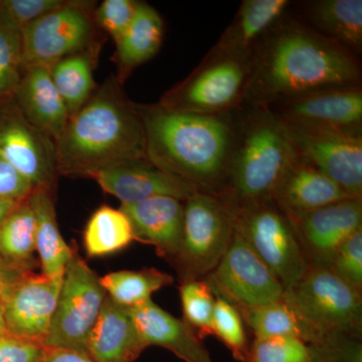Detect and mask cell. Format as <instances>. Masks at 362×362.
<instances>
[{
  "label": "cell",
  "instance_id": "cell-20",
  "mask_svg": "<svg viewBox=\"0 0 362 362\" xmlns=\"http://www.w3.org/2000/svg\"><path fill=\"white\" fill-rule=\"evenodd\" d=\"M133 322L147 347H163L185 362H214L209 350L183 320L169 314L152 299L130 309Z\"/></svg>",
  "mask_w": 362,
  "mask_h": 362
},
{
  "label": "cell",
  "instance_id": "cell-31",
  "mask_svg": "<svg viewBox=\"0 0 362 362\" xmlns=\"http://www.w3.org/2000/svg\"><path fill=\"white\" fill-rule=\"evenodd\" d=\"M239 311L255 339L287 337L299 338L307 342L304 326L283 297L271 303L240 308Z\"/></svg>",
  "mask_w": 362,
  "mask_h": 362
},
{
  "label": "cell",
  "instance_id": "cell-7",
  "mask_svg": "<svg viewBox=\"0 0 362 362\" xmlns=\"http://www.w3.org/2000/svg\"><path fill=\"white\" fill-rule=\"evenodd\" d=\"M251 71L252 61L214 47L185 80L162 96L159 104L187 113L228 114L246 100Z\"/></svg>",
  "mask_w": 362,
  "mask_h": 362
},
{
  "label": "cell",
  "instance_id": "cell-38",
  "mask_svg": "<svg viewBox=\"0 0 362 362\" xmlns=\"http://www.w3.org/2000/svg\"><path fill=\"white\" fill-rule=\"evenodd\" d=\"M138 2L134 0H104L95 9V21L101 32L116 42L134 18Z\"/></svg>",
  "mask_w": 362,
  "mask_h": 362
},
{
  "label": "cell",
  "instance_id": "cell-29",
  "mask_svg": "<svg viewBox=\"0 0 362 362\" xmlns=\"http://www.w3.org/2000/svg\"><path fill=\"white\" fill-rule=\"evenodd\" d=\"M134 240L129 218L120 209L102 206L88 221L84 247L89 258H100L126 249Z\"/></svg>",
  "mask_w": 362,
  "mask_h": 362
},
{
  "label": "cell",
  "instance_id": "cell-41",
  "mask_svg": "<svg viewBox=\"0 0 362 362\" xmlns=\"http://www.w3.org/2000/svg\"><path fill=\"white\" fill-rule=\"evenodd\" d=\"M39 362H95L87 352L63 349H45Z\"/></svg>",
  "mask_w": 362,
  "mask_h": 362
},
{
  "label": "cell",
  "instance_id": "cell-3",
  "mask_svg": "<svg viewBox=\"0 0 362 362\" xmlns=\"http://www.w3.org/2000/svg\"><path fill=\"white\" fill-rule=\"evenodd\" d=\"M59 175L90 177L120 162L147 159L146 141L137 104L110 77L70 116L54 141Z\"/></svg>",
  "mask_w": 362,
  "mask_h": 362
},
{
  "label": "cell",
  "instance_id": "cell-40",
  "mask_svg": "<svg viewBox=\"0 0 362 362\" xmlns=\"http://www.w3.org/2000/svg\"><path fill=\"white\" fill-rule=\"evenodd\" d=\"M35 189L30 180L0 157V199L21 202Z\"/></svg>",
  "mask_w": 362,
  "mask_h": 362
},
{
  "label": "cell",
  "instance_id": "cell-43",
  "mask_svg": "<svg viewBox=\"0 0 362 362\" xmlns=\"http://www.w3.org/2000/svg\"><path fill=\"white\" fill-rule=\"evenodd\" d=\"M23 202V201H21ZM21 202L8 201V199H0V226L2 225L8 214L16 209Z\"/></svg>",
  "mask_w": 362,
  "mask_h": 362
},
{
  "label": "cell",
  "instance_id": "cell-13",
  "mask_svg": "<svg viewBox=\"0 0 362 362\" xmlns=\"http://www.w3.org/2000/svg\"><path fill=\"white\" fill-rule=\"evenodd\" d=\"M0 157L33 187L56 194L59 175L54 141L26 120L13 97L0 103Z\"/></svg>",
  "mask_w": 362,
  "mask_h": 362
},
{
  "label": "cell",
  "instance_id": "cell-37",
  "mask_svg": "<svg viewBox=\"0 0 362 362\" xmlns=\"http://www.w3.org/2000/svg\"><path fill=\"white\" fill-rule=\"evenodd\" d=\"M325 266L350 286L361 291L362 230L345 240Z\"/></svg>",
  "mask_w": 362,
  "mask_h": 362
},
{
  "label": "cell",
  "instance_id": "cell-8",
  "mask_svg": "<svg viewBox=\"0 0 362 362\" xmlns=\"http://www.w3.org/2000/svg\"><path fill=\"white\" fill-rule=\"evenodd\" d=\"M94 2L64 1L21 32L23 71L49 66L59 59L101 44Z\"/></svg>",
  "mask_w": 362,
  "mask_h": 362
},
{
  "label": "cell",
  "instance_id": "cell-5",
  "mask_svg": "<svg viewBox=\"0 0 362 362\" xmlns=\"http://www.w3.org/2000/svg\"><path fill=\"white\" fill-rule=\"evenodd\" d=\"M283 299L304 326L308 344L333 337L361 339V291L327 266L309 264L303 277L284 292Z\"/></svg>",
  "mask_w": 362,
  "mask_h": 362
},
{
  "label": "cell",
  "instance_id": "cell-35",
  "mask_svg": "<svg viewBox=\"0 0 362 362\" xmlns=\"http://www.w3.org/2000/svg\"><path fill=\"white\" fill-rule=\"evenodd\" d=\"M23 73L21 35L0 23V103L13 97Z\"/></svg>",
  "mask_w": 362,
  "mask_h": 362
},
{
  "label": "cell",
  "instance_id": "cell-4",
  "mask_svg": "<svg viewBox=\"0 0 362 362\" xmlns=\"http://www.w3.org/2000/svg\"><path fill=\"white\" fill-rule=\"evenodd\" d=\"M256 109L240 124L223 194L237 207L272 202L299 157L286 124L271 109Z\"/></svg>",
  "mask_w": 362,
  "mask_h": 362
},
{
  "label": "cell",
  "instance_id": "cell-27",
  "mask_svg": "<svg viewBox=\"0 0 362 362\" xmlns=\"http://www.w3.org/2000/svg\"><path fill=\"white\" fill-rule=\"evenodd\" d=\"M309 18L324 37L358 54L362 49L361 0H321L311 4Z\"/></svg>",
  "mask_w": 362,
  "mask_h": 362
},
{
  "label": "cell",
  "instance_id": "cell-34",
  "mask_svg": "<svg viewBox=\"0 0 362 362\" xmlns=\"http://www.w3.org/2000/svg\"><path fill=\"white\" fill-rule=\"evenodd\" d=\"M244 362H313L308 343L296 337L254 339Z\"/></svg>",
  "mask_w": 362,
  "mask_h": 362
},
{
  "label": "cell",
  "instance_id": "cell-24",
  "mask_svg": "<svg viewBox=\"0 0 362 362\" xmlns=\"http://www.w3.org/2000/svg\"><path fill=\"white\" fill-rule=\"evenodd\" d=\"M164 23L160 14L146 2H138L134 18L125 33L115 42L117 80L121 85L137 66L146 63L160 49Z\"/></svg>",
  "mask_w": 362,
  "mask_h": 362
},
{
  "label": "cell",
  "instance_id": "cell-25",
  "mask_svg": "<svg viewBox=\"0 0 362 362\" xmlns=\"http://www.w3.org/2000/svg\"><path fill=\"white\" fill-rule=\"evenodd\" d=\"M54 194L35 188L28 197L35 218V247L42 275L59 277L73 255L74 247L64 240L57 221Z\"/></svg>",
  "mask_w": 362,
  "mask_h": 362
},
{
  "label": "cell",
  "instance_id": "cell-33",
  "mask_svg": "<svg viewBox=\"0 0 362 362\" xmlns=\"http://www.w3.org/2000/svg\"><path fill=\"white\" fill-rule=\"evenodd\" d=\"M214 337H216L232 352L235 361L244 362L251 343L247 340L244 319L239 309L216 296L214 312Z\"/></svg>",
  "mask_w": 362,
  "mask_h": 362
},
{
  "label": "cell",
  "instance_id": "cell-21",
  "mask_svg": "<svg viewBox=\"0 0 362 362\" xmlns=\"http://www.w3.org/2000/svg\"><path fill=\"white\" fill-rule=\"evenodd\" d=\"M26 120L54 141L63 132L70 114L54 87L49 66L26 69L13 95Z\"/></svg>",
  "mask_w": 362,
  "mask_h": 362
},
{
  "label": "cell",
  "instance_id": "cell-36",
  "mask_svg": "<svg viewBox=\"0 0 362 362\" xmlns=\"http://www.w3.org/2000/svg\"><path fill=\"white\" fill-rule=\"evenodd\" d=\"M63 2V0H0V23L21 35L26 26Z\"/></svg>",
  "mask_w": 362,
  "mask_h": 362
},
{
  "label": "cell",
  "instance_id": "cell-19",
  "mask_svg": "<svg viewBox=\"0 0 362 362\" xmlns=\"http://www.w3.org/2000/svg\"><path fill=\"white\" fill-rule=\"evenodd\" d=\"M354 199L310 163L298 157L274 192L272 202L289 220L333 202Z\"/></svg>",
  "mask_w": 362,
  "mask_h": 362
},
{
  "label": "cell",
  "instance_id": "cell-1",
  "mask_svg": "<svg viewBox=\"0 0 362 362\" xmlns=\"http://www.w3.org/2000/svg\"><path fill=\"white\" fill-rule=\"evenodd\" d=\"M361 76L356 56L342 45L300 23H278L252 57L246 100L271 107L314 90L359 85Z\"/></svg>",
  "mask_w": 362,
  "mask_h": 362
},
{
  "label": "cell",
  "instance_id": "cell-11",
  "mask_svg": "<svg viewBox=\"0 0 362 362\" xmlns=\"http://www.w3.org/2000/svg\"><path fill=\"white\" fill-rule=\"evenodd\" d=\"M286 126L300 158L334 181L349 197L362 199L361 129Z\"/></svg>",
  "mask_w": 362,
  "mask_h": 362
},
{
  "label": "cell",
  "instance_id": "cell-42",
  "mask_svg": "<svg viewBox=\"0 0 362 362\" xmlns=\"http://www.w3.org/2000/svg\"><path fill=\"white\" fill-rule=\"evenodd\" d=\"M23 271L16 270L9 265H7L6 262L0 258V284L7 282L18 276V274L23 273Z\"/></svg>",
  "mask_w": 362,
  "mask_h": 362
},
{
  "label": "cell",
  "instance_id": "cell-26",
  "mask_svg": "<svg viewBox=\"0 0 362 362\" xmlns=\"http://www.w3.org/2000/svg\"><path fill=\"white\" fill-rule=\"evenodd\" d=\"M102 45L103 42L93 45L49 66L52 82L70 116L77 112L97 89L94 71L99 61Z\"/></svg>",
  "mask_w": 362,
  "mask_h": 362
},
{
  "label": "cell",
  "instance_id": "cell-9",
  "mask_svg": "<svg viewBox=\"0 0 362 362\" xmlns=\"http://www.w3.org/2000/svg\"><path fill=\"white\" fill-rule=\"evenodd\" d=\"M235 230L280 281L285 291L309 266L291 221L273 202L238 207Z\"/></svg>",
  "mask_w": 362,
  "mask_h": 362
},
{
  "label": "cell",
  "instance_id": "cell-12",
  "mask_svg": "<svg viewBox=\"0 0 362 362\" xmlns=\"http://www.w3.org/2000/svg\"><path fill=\"white\" fill-rule=\"evenodd\" d=\"M204 281L214 296L223 298L239 309L277 301L285 292L273 272L237 230L225 256Z\"/></svg>",
  "mask_w": 362,
  "mask_h": 362
},
{
  "label": "cell",
  "instance_id": "cell-28",
  "mask_svg": "<svg viewBox=\"0 0 362 362\" xmlns=\"http://www.w3.org/2000/svg\"><path fill=\"white\" fill-rule=\"evenodd\" d=\"M35 218L26 199L0 226V258L16 270L35 271Z\"/></svg>",
  "mask_w": 362,
  "mask_h": 362
},
{
  "label": "cell",
  "instance_id": "cell-39",
  "mask_svg": "<svg viewBox=\"0 0 362 362\" xmlns=\"http://www.w3.org/2000/svg\"><path fill=\"white\" fill-rule=\"evenodd\" d=\"M45 349L40 343L6 334L0 337V362H39Z\"/></svg>",
  "mask_w": 362,
  "mask_h": 362
},
{
  "label": "cell",
  "instance_id": "cell-30",
  "mask_svg": "<svg viewBox=\"0 0 362 362\" xmlns=\"http://www.w3.org/2000/svg\"><path fill=\"white\" fill-rule=\"evenodd\" d=\"M107 296L125 308H133L151 299V295L173 284V276L156 268L112 272L100 278Z\"/></svg>",
  "mask_w": 362,
  "mask_h": 362
},
{
  "label": "cell",
  "instance_id": "cell-17",
  "mask_svg": "<svg viewBox=\"0 0 362 362\" xmlns=\"http://www.w3.org/2000/svg\"><path fill=\"white\" fill-rule=\"evenodd\" d=\"M273 106L278 110L272 111L286 124L361 129L362 90L359 85L314 90Z\"/></svg>",
  "mask_w": 362,
  "mask_h": 362
},
{
  "label": "cell",
  "instance_id": "cell-16",
  "mask_svg": "<svg viewBox=\"0 0 362 362\" xmlns=\"http://www.w3.org/2000/svg\"><path fill=\"white\" fill-rule=\"evenodd\" d=\"M290 221L309 264L326 265L345 240L362 230V199L333 202Z\"/></svg>",
  "mask_w": 362,
  "mask_h": 362
},
{
  "label": "cell",
  "instance_id": "cell-18",
  "mask_svg": "<svg viewBox=\"0 0 362 362\" xmlns=\"http://www.w3.org/2000/svg\"><path fill=\"white\" fill-rule=\"evenodd\" d=\"M129 218L134 240L156 247L157 255L173 264L182 239L185 202L171 197L121 204Z\"/></svg>",
  "mask_w": 362,
  "mask_h": 362
},
{
  "label": "cell",
  "instance_id": "cell-2",
  "mask_svg": "<svg viewBox=\"0 0 362 362\" xmlns=\"http://www.w3.org/2000/svg\"><path fill=\"white\" fill-rule=\"evenodd\" d=\"M146 156L199 190L223 194L239 125L228 114L204 115L138 105Z\"/></svg>",
  "mask_w": 362,
  "mask_h": 362
},
{
  "label": "cell",
  "instance_id": "cell-23",
  "mask_svg": "<svg viewBox=\"0 0 362 362\" xmlns=\"http://www.w3.org/2000/svg\"><path fill=\"white\" fill-rule=\"evenodd\" d=\"M289 6L287 0H246L235 20L216 45L220 51L252 61L257 47L265 39Z\"/></svg>",
  "mask_w": 362,
  "mask_h": 362
},
{
  "label": "cell",
  "instance_id": "cell-6",
  "mask_svg": "<svg viewBox=\"0 0 362 362\" xmlns=\"http://www.w3.org/2000/svg\"><path fill=\"white\" fill-rule=\"evenodd\" d=\"M237 209L226 195L204 190L185 201L182 239L173 264L180 282L204 279L218 265L235 235Z\"/></svg>",
  "mask_w": 362,
  "mask_h": 362
},
{
  "label": "cell",
  "instance_id": "cell-44",
  "mask_svg": "<svg viewBox=\"0 0 362 362\" xmlns=\"http://www.w3.org/2000/svg\"><path fill=\"white\" fill-rule=\"evenodd\" d=\"M6 334H7L6 321H4V310H2L1 298H0V337H1V335Z\"/></svg>",
  "mask_w": 362,
  "mask_h": 362
},
{
  "label": "cell",
  "instance_id": "cell-15",
  "mask_svg": "<svg viewBox=\"0 0 362 362\" xmlns=\"http://www.w3.org/2000/svg\"><path fill=\"white\" fill-rule=\"evenodd\" d=\"M89 178L121 204H133L158 197L187 201L197 189L192 183L159 168L148 159L120 162L100 169Z\"/></svg>",
  "mask_w": 362,
  "mask_h": 362
},
{
  "label": "cell",
  "instance_id": "cell-32",
  "mask_svg": "<svg viewBox=\"0 0 362 362\" xmlns=\"http://www.w3.org/2000/svg\"><path fill=\"white\" fill-rule=\"evenodd\" d=\"M180 295L183 321L204 339L214 337V312L216 296L204 279L181 281Z\"/></svg>",
  "mask_w": 362,
  "mask_h": 362
},
{
  "label": "cell",
  "instance_id": "cell-10",
  "mask_svg": "<svg viewBox=\"0 0 362 362\" xmlns=\"http://www.w3.org/2000/svg\"><path fill=\"white\" fill-rule=\"evenodd\" d=\"M106 298L100 277L74 247L44 346L87 352L88 340Z\"/></svg>",
  "mask_w": 362,
  "mask_h": 362
},
{
  "label": "cell",
  "instance_id": "cell-22",
  "mask_svg": "<svg viewBox=\"0 0 362 362\" xmlns=\"http://www.w3.org/2000/svg\"><path fill=\"white\" fill-rule=\"evenodd\" d=\"M145 349L130 309L107 296L88 340L90 358L95 362H135Z\"/></svg>",
  "mask_w": 362,
  "mask_h": 362
},
{
  "label": "cell",
  "instance_id": "cell-14",
  "mask_svg": "<svg viewBox=\"0 0 362 362\" xmlns=\"http://www.w3.org/2000/svg\"><path fill=\"white\" fill-rule=\"evenodd\" d=\"M63 278L28 271L0 285L7 334L44 345Z\"/></svg>",
  "mask_w": 362,
  "mask_h": 362
}]
</instances>
